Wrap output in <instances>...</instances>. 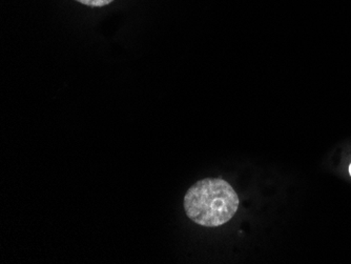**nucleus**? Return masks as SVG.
Wrapping results in <instances>:
<instances>
[{"label": "nucleus", "mask_w": 351, "mask_h": 264, "mask_svg": "<svg viewBox=\"0 0 351 264\" xmlns=\"http://www.w3.org/2000/svg\"><path fill=\"white\" fill-rule=\"evenodd\" d=\"M183 204L191 221L205 228H217L232 220L240 200L228 181L206 178L191 185Z\"/></svg>", "instance_id": "1"}, {"label": "nucleus", "mask_w": 351, "mask_h": 264, "mask_svg": "<svg viewBox=\"0 0 351 264\" xmlns=\"http://www.w3.org/2000/svg\"><path fill=\"white\" fill-rule=\"evenodd\" d=\"M82 5H88V7L100 8L106 7L113 3L114 0H76Z\"/></svg>", "instance_id": "2"}, {"label": "nucleus", "mask_w": 351, "mask_h": 264, "mask_svg": "<svg viewBox=\"0 0 351 264\" xmlns=\"http://www.w3.org/2000/svg\"><path fill=\"white\" fill-rule=\"evenodd\" d=\"M349 174H350V176H351V165H350V167H349Z\"/></svg>", "instance_id": "3"}]
</instances>
